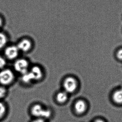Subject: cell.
<instances>
[{
  "label": "cell",
  "instance_id": "cell-8",
  "mask_svg": "<svg viewBox=\"0 0 122 122\" xmlns=\"http://www.w3.org/2000/svg\"><path fill=\"white\" fill-rule=\"evenodd\" d=\"M30 72L33 77L34 81L39 80L43 76V72L42 69L38 66H34L32 68Z\"/></svg>",
  "mask_w": 122,
  "mask_h": 122
},
{
  "label": "cell",
  "instance_id": "cell-3",
  "mask_svg": "<svg viewBox=\"0 0 122 122\" xmlns=\"http://www.w3.org/2000/svg\"><path fill=\"white\" fill-rule=\"evenodd\" d=\"M78 87V84L74 78L69 77L66 78L63 82V88L65 91L68 93H73L76 91Z\"/></svg>",
  "mask_w": 122,
  "mask_h": 122
},
{
  "label": "cell",
  "instance_id": "cell-19",
  "mask_svg": "<svg viewBox=\"0 0 122 122\" xmlns=\"http://www.w3.org/2000/svg\"><path fill=\"white\" fill-rule=\"evenodd\" d=\"M2 24V21L1 18L0 17V27L1 26Z\"/></svg>",
  "mask_w": 122,
  "mask_h": 122
},
{
  "label": "cell",
  "instance_id": "cell-7",
  "mask_svg": "<svg viewBox=\"0 0 122 122\" xmlns=\"http://www.w3.org/2000/svg\"><path fill=\"white\" fill-rule=\"evenodd\" d=\"M74 107L75 110L77 113L82 114L86 111L87 105L84 100H80L76 102Z\"/></svg>",
  "mask_w": 122,
  "mask_h": 122
},
{
  "label": "cell",
  "instance_id": "cell-6",
  "mask_svg": "<svg viewBox=\"0 0 122 122\" xmlns=\"http://www.w3.org/2000/svg\"><path fill=\"white\" fill-rule=\"evenodd\" d=\"M19 51L18 47L15 46H9L5 49V54L9 60H13L18 56Z\"/></svg>",
  "mask_w": 122,
  "mask_h": 122
},
{
  "label": "cell",
  "instance_id": "cell-13",
  "mask_svg": "<svg viewBox=\"0 0 122 122\" xmlns=\"http://www.w3.org/2000/svg\"><path fill=\"white\" fill-rule=\"evenodd\" d=\"M6 109L5 105L3 102H0V119L3 117L6 112Z\"/></svg>",
  "mask_w": 122,
  "mask_h": 122
},
{
  "label": "cell",
  "instance_id": "cell-1",
  "mask_svg": "<svg viewBox=\"0 0 122 122\" xmlns=\"http://www.w3.org/2000/svg\"><path fill=\"white\" fill-rule=\"evenodd\" d=\"M31 114L35 117L39 118H48L51 116V111L49 110L45 109L39 104L35 105L32 107Z\"/></svg>",
  "mask_w": 122,
  "mask_h": 122
},
{
  "label": "cell",
  "instance_id": "cell-16",
  "mask_svg": "<svg viewBox=\"0 0 122 122\" xmlns=\"http://www.w3.org/2000/svg\"><path fill=\"white\" fill-rule=\"evenodd\" d=\"M117 56L118 59L122 60V49L118 51L117 53Z\"/></svg>",
  "mask_w": 122,
  "mask_h": 122
},
{
  "label": "cell",
  "instance_id": "cell-4",
  "mask_svg": "<svg viewBox=\"0 0 122 122\" xmlns=\"http://www.w3.org/2000/svg\"><path fill=\"white\" fill-rule=\"evenodd\" d=\"M14 67L17 72L22 74H24L28 71L29 63L26 60L20 59L15 62Z\"/></svg>",
  "mask_w": 122,
  "mask_h": 122
},
{
  "label": "cell",
  "instance_id": "cell-14",
  "mask_svg": "<svg viewBox=\"0 0 122 122\" xmlns=\"http://www.w3.org/2000/svg\"><path fill=\"white\" fill-rule=\"evenodd\" d=\"M6 93V90L5 88L2 86H0V99L5 97Z\"/></svg>",
  "mask_w": 122,
  "mask_h": 122
},
{
  "label": "cell",
  "instance_id": "cell-15",
  "mask_svg": "<svg viewBox=\"0 0 122 122\" xmlns=\"http://www.w3.org/2000/svg\"><path fill=\"white\" fill-rule=\"evenodd\" d=\"M6 64V61L4 58L0 56V69H2L5 67Z\"/></svg>",
  "mask_w": 122,
  "mask_h": 122
},
{
  "label": "cell",
  "instance_id": "cell-5",
  "mask_svg": "<svg viewBox=\"0 0 122 122\" xmlns=\"http://www.w3.org/2000/svg\"><path fill=\"white\" fill-rule=\"evenodd\" d=\"M32 46V42L30 40L24 39L19 42L17 46L19 50L26 52L29 51L31 49Z\"/></svg>",
  "mask_w": 122,
  "mask_h": 122
},
{
  "label": "cell",
  "instance_id": "cell-11",
  "mask_svg": "<svg viewBox=\"0 0 122 122\" xmlns=\"http://www.w3.org/2000/svg\"><path fill=\"white\" fill-rule=\"evenodd\" d=\"M22 80L25 83H31L32 81H34L33 77L30 71H28L27 72L24 74H22Z\"/></svg>",
  "mask_w": 122,
  "mask_h": 122
},
{
  "label": "cell",
  "instance_id": "cell-18",
  "mask_svg": "<svg viewBox=\"0 0 122 122\" xmlns=\"http://www.w3.org/2000/svg\"><path fill=\"white\" fill-rule=\"evenodd\" d=\"M94 122H105L104 121L102 120H101V119H97L96 121H95Z\"/></svg>",
  "mask_w": 122,
  "mask_h": 122
},
{
  "label": "cell",
  "instance_id": "cell-17",
  "mask_svg": "<svg viewBox=\"0 0 122 122\" xmlns=\"http://www.w3.org/2000/svg\"><path fill=\"white\" fill-rule=\"evenodd\" d=\"M32 122H46V121H45L44 119L38 118L36 120H35Z\"/></svg>",
  "mask_w": 122,
  "mask_h": 122
},
{
  "label": "cell",
  "instance_id": "cell-9",
  "mask_svg": "<svg viewBox=\"0 0 122 122\" xmlns=\"http://www.w3.org/2000/svg\"><path fill=\"white\" fill-rule=\"evenodd\" d=\"M112 99L114 102L118 104H122V89L116 90L112 94Z\"/></svg>",
  "mask_w": 122,
  "mask_h": 122
},
{
  "label": "cell",
  "instance_id": "cell-2",
  "mask_svg": "<svg viewBox=\"0 0 122 122\" xmlns=\"http://www.w3.org/2000/svg\"><path fill=\"white\" fill-rule=\"evenodd\" d=\"M13 72L10 69H5L0 72V83L4 85L11 84L14 79Z\"/></svg>",
  "mask_w": 122,
  "mask_h": 122
},
{
  "label": "cell",
  "instance_id": "cell-12",
  "mask_svg": "<svg viewBox=\"0 0 122 122\" xmlns=\"http://www.w3.org/2000/svg\"><path fill=\"white\" fill-rule=\"evenodd\" d=\"M7 41L6 36L3 33H0V49L6 44Z\"/></svg>",
  "mask_w": 122,
  "mask_h": 122
},
{
  "label": "cell",
  "instance_id": "cell-10",
  "mask_svg": "<svg viewBox=\"0 0 122 122\" xmlns=\"http://www.w3.org/2000/svg\"><path fill=\"white\" fill-rule=\"evenodd\" d=\"M68 93L65 91L58 92L56 95V100L60 103H64L68 99Z\"/></svg>",
  "mask_w": 122,
  "mask_h": 122
}]
</instances>
